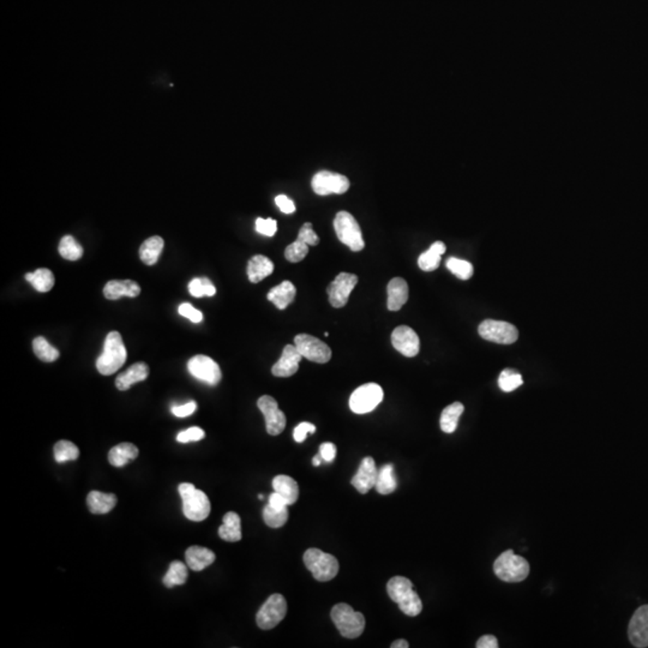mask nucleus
I'll list each match as a JSON object with an SVG mask.
<instances>
[{
  "label": "nucleus",
  "instance_id": "obj_55",
  "mask_svg": "<svg viewBox=\"0 0 648 648\" xmlns=\"http://www.w3.org/2000/svg\"><path fill=\"white\" fill-rule=\"evenodd\" d=\"M322 462H323V459H322V456L319 455H319H316V456H314V459H312V464H314V466H316V467H319V466L321 465Z\"/></svg>",
  "mask_w": 648,
  "mask_h": 648
},
{
  "label": "nucleus",
  "instance_id": "obj_2",
  "mask_svg": "<svg viewBox=\"0 0 648 648\" xmlns=\"http://www.w3.org/2000/svg\"><path fill=\"white\" fill-rule=\"evenodd\" d=\"M126 348L118 331L108 333L105 340L104 352L96 360V369L104 376L116 374L126 360Z\"/></svg>",
  "mask_w": 648,
  "mask_h": 648
},
{
  "label": "nucleus",
  "instance_id": "obj_37",
  "mask_svg": "<svg viewBox=\"0 0 648 648\" xmlns=\"http://www.w3.org/2000/svg\"><path fill=\"white\" fill-rule=\"evenodd\" d=\"M59 254L63 259L77 261L83 256V247L72 235H65L59 243Z\"/></svg>",
  "mask_w": 648,
  "mask_h": 648
},
{
  "label": "nucleus",
  "instance_id": "obj_17",
  "mask_svg": "<svg viewBox=\"0 0 648 648\" xmlns=\"http://www.w3.org/2000/svg\"><path fill=\"white\" fill-rule=\"evenodd\" d=\"M629 640L637 648L648 647V605L637 608L629 622Z\"/></svg>",
  "mask_w": 648,
  "mask_h": 648
},
{
  "label": "nucleus",
  "instance_id": "obj_16",
  "mask_svg": "<svg viewBox=\"0 0 648 648\" xmlns=\"http://www.w3.org/2000/svg\"><path fill=\"white\" fill-rule=\"evenodd\" d=\"M391 343L395 350L408 358L416 357L420 350L419 336L412 328L407 326L395 328L391 334Z\"/></svg>",
  "mask_w": 648,
  "mask_h": 648
},
{
  "label": "nucleus",
  "instance_id": "obj_15",
  "mask_svg": "<svg viewBox=\"0 0 648 648\" xmlns=\"http://www.w3.org/2000/svg\"><path fill=\"white\" fill-rule=\"evenodd\" d=\"M358 283V276L348 273L338 274L333 283H330L326 288L329 295L330 305L333 307H343L346 305L350 298V292L354 290Z\"/></svg>",
  "mask_w": 648,
  "mask_h": 648
},
{
  "label": "nucleus",
  "instance_id": "obj_21",
  "mask_svg": "<svg viewBox=\"0 0 648 648\" xmlns=\"http://www.w3.org/2000/svg\"><path fill=\"white\" fill-rule=\"evenodd\" d=\"M388 300L387 307L389 311H399L408 300V285L402 278H394L387 287Z\"/></svg>",
  "mask_w": 648,
  "mask_h": 648
},
{
  "label": "nucleus",
  "instance_id": "obj_14",
  "mask_svg": "<svg viewBox=\"0 0 648 648\" xmlns=\"http://www.w3.org/2000/svg\"><path fill=\"white\" fill-rule=\"evenodd\" d=\"M257 406L266 419L268 434L271 436L281 434L286 428V416L278 408V401L269 395H264L259 399Z\"/></svg>",
  "mask_w": 648,
  "mask_h": 648
},
{
  "label": "nucleus",
  "instance_id": "obj_47",
  "mask_svg": "<svg viewBox=\"0 0 648 648\" xmlns=\"http://www.w3.org/2000/svg\"><path fill=\"white\" fill-rule=\"evenodd\" d=\"M178 311H179V314H182L183 317L190 319L192 323L202 322V312L195 309V307H192V304H189V302H184V304H182V305L178 307Z\"/></svg>",
  "mask_w": 648,
  "mask_h": 648
},
{
  "label": "nucleus",
  "instance_id": "obj_45",
  "mask_svg": "<svg viewBox=\"0 0 648 648\" xmlns=\"http://www.w3.org/2000/svg\"><path fill=\"white\" fill-rule=\"evenodd\" d=\"M256 231L259 235H266V237H273L278 231V223L273 219H262L259 218L256 220Z\"/></svg>",
  "mask_w": 648,
  "mask_h": 648
},
{
  "label": "nucleus",
  "instance_id": "obj_33",
  "mask_svg": "<svg viewBox=\"0 0 648 648\" xmlns=\"http://www.w3.org/2000/svg\"><path fill=\"white\" fill-rule=\"evenodd\" d=\"M375 488L381 495H389L396 490L398 481L394 471V465L388 464L383 466L382 469H378V478Z\"/></svg>",
  "mask_w": 648,
  "mask_h": 648
},
{
  "label": "nucleus",
  "instance_id": "obj_23",
  "mask_svg": "<svg viewBox=\"0 0 648 648\" xmlns=\"http://www.w3.org/2000/svg\"><path fill=\"white\" fill-rule=\"evenodd\" d=\"M215 553L211 550L202 546H190L185 553V561L189 568L194 572H201L213 565L215 561Z\"/></svg>",
  "mask_w": 648,
  "mask_h": 648
},
{
  "label": "nucleus",
  "instance_id": "obj_11",
  "mask_svg": "<svg viewBox=\"0 0 648 648\" xmlns=\"http://www.w3.org/2000/svg\"><path fill=\"white\" fill-rule=\"evenodd\" d=\"M311 187L317 195L328 196L331 194L342 195L350 189V180L346 175L334 172L319 171L311 180Z\"/></svg>",
  "mask_w": 648,
  "mask_h": 648
},
{
  "label": "nucleus",
  "instance_id": "obj_28",
  "mask_svg": "<svg viewBox=\"0 0 648 648\" xmlns=\"http://www.w3.org/2000/svg\"><path fill=\"white\" fill-rule=\"evenodd\" d=\"M223 525L220 526L219 536L223 541L235 543L242 539V521L238 514L230 512L223 517Z\"/></svg>",
  "mask_w": 648,
  "mask_h": 648
},
{
  "label": "nucleus",
  "instance_id": "obj_50",
  "mask_svg": "<svg viewBox=\"0 0 648 648\" xmlns=\"http://www.w3.org/2000/svg\"><path fill=\"white\" fill-rule=\"evenodd\" d=\"M275 203L278 206V209L285 213V214H292L295 211V204L292 199H288L287 196L285 195H278L276 196L275 199Z\"/></svg>",
  "mask_w": 648,
  "mask_h": 648
},
{
  "label": "nucleus",
  "instance_id": "obj_42",
  "mask_svg": "<svg viewBox=\"0 0 648 648\" xmlns=\"http://www.w3.org/2000/svg\"><path fill=\"white\" fill-rule=\"evenodd\" d=\"M447 268L461 280H469L473 275V266L467 262L465 259H456V257H450L447 261Z\"/></svg>",
  "mask_w": 648,
  "mask_h": 648
},
{
  "label": "nucleus",
  "instance_id": "obj_18",
  "mask_svg": "<svg viewBox=\"0 0 648 648\" xmlns=\"http://www.w3.org/2000/svg\"><path fill=\"white\" fill-rule=\"evenodd\" d=\"M302 355L299 353L295 345H287L283 348L281 358L275 363L271 367V374L275 377H290L298 371L299 363L302 360Z\"/></svg>",
  "mask_w": 648,
  "mask_h": 648
},
{
  "label": "nucleus",
  "instance_id": "obj_22",
  "mask_svg": "<svg viewBox=\"0 0 648 648\" xmlns=\"http://www.w3.org/2000/svg\"><path fill=\"white\" fill-rule=\"evenodd\" d=\"M149 376V367L143 362L135 363L116 379V387L122 391L130 389L136 383L142 382Z\"/></svg>",
  "mask_w": 648,
  "mask_h": 648
},
{
  "label": "nucleus",
  "instance_id": "obj_53",
  "mask_svg": "<svg viewBox=\"0 0 648 648\" xmlns=\"http://www.w3.org/2000/svg\"><path fill=\"white\" fill-rule=\"evenodd\" d=\"M268 505L274 507V508H285V507L288 505H287L286 500H285L280 493H276V491H274V493H271V496H269Z\"/></svg>",
  "mask_w": 648,
  "mask_h": 648
},
{
  "label": "nucleus",
  "instance_id": "obj_7",
  "mask_svg": "<svg viewBox=\"0 0 648 648\" xmlns=\"http://www.w3.org/2000/svg\"><path fill=\"white\" fill-rule=\"evenodd\" d=\"M334 228L338 240L354 252L362 251L365 247L358 221L348 211H338L335 216Z\"/></svg>",
  "mask_w": 648,
  "mask_h": 648
},
{
  "label": "nucleus",
  "instance_id": "obj_10",
  "mask_svg": "<svg viewBox=\"0 0 648 648\" xmlns=\"http://www.w3.org/2000/svg\"><path fill=\"white\" fill-rule=\"evenodd\" d=\"M478 331L481 338L501 345H512L519 338L517 326L503 321L486 319L479 324Z\"/></svg>",
  "mask_w": 648,
  "mask_h": 648
},
{
  "label": "nucleus",
  "instance_id": "obj_52",
  "mask_svg": "<svg viewBox=\"0 0 648 648\" xmlns=\"http://www.w3.org/2000/svg\"><path fill=\"white\" fill-rule=\"evenodd\" d=\"M478 648H497L498 640L493 635H484L477 641Z\"/></svg>",
  "mask_w": 648,
  "mask_h": 648
},
{
  "label": "nucleus",
  "instance_id": "obj_39",
  "mask_svg": "<svg viewBox=\"0 0 648 648\" xmlns=\"http://www.w3.org/2000/svg\"><path fill=\"white\" fill-rule=\"evenodd\" d=\"M78 456H80V450L72 442L61 440L54 446V459L58 464L73 461V460H77Z\"/></svg>",
  "mask_w": 648,
  "mask_h": 648
},
{
  "label": "nucleus",
  "instance_id": "obj_29",
  "mask_svg": "<svg viewBox=\"0 0 648 648\" xmlns=\"http://www.w3.org/2000/svg\"><path fill=\"white\" fill-rule=\"evenodd\" d=\"M163 239L159 235H154L144 240L143 244L139 247V257L141 261L147 266H154L159 261L160 255L163 250Z\"/></svg>",
  "mask_w": 648,
  "mask_h": 648
},
{
  "label": "nucleus",
  "instance_id": "obj_43",
  "mask_svg": "<svg viewBox=\"0 0 648 648\" xmlns=\"http://www.w3.org/2000/svg\"><path fill=\"white\" fill-rule=\"evenodd\" d=\"M309 252V245L302 240H295V243L290 244L285 250V257L287 261L292 263L300 262L305 259Z\"/></svg>",
  "mask_w": 648,
  "mask_h": 648
},
{
  "label": "nucleus",
  "instance_id": "obj_9",
  "mask_svg": "<svg viewBox=\"0 0 648 648\" xmlns=\"http://www.w3.org/2000/svg\"><path fill=\"white\" fill-rule=\"evenodd\" d=\"M286 613V599L281 594L275 593L271 594L259 608L256 616V622L263 630H271L285 618Z\"/></svg>",
  "mask_w": 648,
  "mask_h": 648
},
{
  "label": "nucleus",
  "instance_id": "obj_24",
  "mask_svg": "<svg viewBox=\"0 0 648 648\" xmlns=\"http://www.w3.org/2000/svg\"><path fill=\"white\" fill-rule=\"evenodd\" d=\"M295 293H297V290H295V285L290 281H283L278 286L273 287L266 295V298L280 310H285L290 302L295 300Z\"/></svg>",
  "mask_w": 648,
  "mask_h": 648
},
{
  "label": "nucleus",
  "instance_id": "obj_20",
  "mask_svg": "<svg viewBox=\"0 0 648 648\" xmlns=\"http://www.w3.org/2000/svg\"><path fill=\"white\" fill-rule=\"evenodd\" d=\"M141 293V287L139 283L132 280H112L106 283L104 288V295L110 300H117L122 297L135 298Z\"/></svg>",
  "mask_w": 648,
  "mask_h": 648
},
{
  "label": "nucleus",
  "instance_id": "obj_6",
  "mask_svg": "<svg viewBox=\"0 0 648 648\" xmlns=\"http://www.w3.org/2000/svg\"><path fill=\"white\" fill-rule=\"evenodd\" d=\"M302 560L317 581L326 582L338 575V560L330 553H323L319 549H309L304 553Z\"/></svg>",
  "mask_w": 648,
  "mask_h": 648
},
{
  "label": "nucleus",
  "instance_id": "obj_8",
  "mask_svg": "<svg viewBox=\"0 0 648 648\" xmlns=\"http://www.w3.org/2000/svg\"><path fill=\"white\" fill-rule=\"evenodd\" d=\"M383 389L376 383H366L354 390L350 398V408L357 414L370 413L383 400Z\"/></svg>",
  "mask_w": 648,
  "mask_h": 648
},
{
  "label": "nucleus",
  "instance_id": "obj_54",
  "mask_svg": "<svg viewBox=\"0 0 648 648\" xmlns=\"http://www.w3.org/2000/svg\"><path fill=\"white\" fill-rule=\"evenodd\" d=\"M390 647L391 648H408L410 647V644H408V642H407V641L402 640L401 639V640L394 641L393 644H391V646H390Z\"/></svg>",
  "mask_w": 648,
  "mask_h": 648
},
{
  "label": "nucleus",
  "instance_id": "obj_26",
  "mask_svg": "<svg viewBox=\"0 0 648 648\" xmlns=\"http://www.w3.org/2000/svg\"><path fill=\"white\" fill-rule=\"evenodd\" d=\"M87 505L89 512L92 514H107L116 507L117 496L113 493L92 491L88 495Z\"/></svg>",
  "mask_w": 648,
  "mask_h": 648
},
{
  "label": "nucleus",
  "instance_id": "obj_3",
  "mask_svg": "<svg viewBox=\"0 0 648 648\" xmlns=\"http://www.w3.org/2000/svg\"><path fill=\"white\" fill-rule=\"evenodd\" d=\"M178 491L183 500V513L187 519L199 522L209 517L211 502L206 493L190 483L180 484Z\"/></svg>",
  "mask_w": 648,
  "mask_h": 648
},
{
  "label": "nucleus",
  "instance_id": "obj_4",
  "mask_svg": "<svg viewBox=\"0 0 648 648\" xmlns=\"http://www.w3.org/2000/svg\"><path fill=\"white\" fill-rule=\"evenodd\" d=\"M330 617L342 637L347 639H357L365 629V618L363 613L354 611L350 605L345 603L335 605Z\"/></svg>",
  "mask_w": 648,
  "mask_h": 648
},
{
  "label": "nucleus",
  "instance_id": "obj_35",
  "mask_svg": "<svg viewBox=\"0 0 648 648\" xmlns=\"http://www.w3.org/2000/svg\"><path fill=\"white\" fill-rule=\"evenodd\" d=\"M187 567L183 562L175 561L170 565L167 573L163 577V582L167 589L184 584L187 581Z\"/></svg>",
  "mask_w": 648,
  "mask_h": 648
},
{
  "label": "nucleus",
  "instance_id": "obj_19",
  "mask_svg": "<svg viewBox=\"0 0 648 648\" xmlns=\"http://www.w3.org/2000/svg\"><path fill=\"white\" fill-rule=\"evenodd\" d=\"M378 478V469L372 457L363 459L362 464L359 466L358 472L352 478V485L358 490L360 493H367L372 488L376 486Z\"/></svg>",
  "mask_w": 648,
  "mask_h": 648
},
{
  "label": "nucleus",
  "instance_id": "obj_36",
  "mask_svg": "<svg viewBox=\"0 0 648 648\" xmlns=\"http://www.w3.org/2000/svg\"><path fill=\"white\" fill-rule=\"evenodd\" d=\"M33 350L36 357L42 362H56L57 359L59 358V350L42 336H39L33 341Z\"/></svg>",
  "mask_w": 648,
  "mask_h": 648
},
{
  "label": "nucleus",
  "instance_id": "obj_12",
  "mask_svg": "<svg viewBox=\"0 0 648 648\" xmlns=\"http://www.w3.org/2000/svg\"><path fill=\"white\" fill-rule=\"evenodd\" d=\"M295 345L304 358L317 364H326L331 358L329 346L312 335L299 334L295 338Z\"/></svg>",
  "mask_w": 648,
  "mask_h": 648
},
{
  "label": "nucleus",
  "instance_id": "obj_34",
  "mask_svg": "<svg viewBox=\"0 0 648 648\" xmlns=\"http://www.w3.org/2000/svg\"><path fill=\"white\" fill-rule=\"evenodd\" d=\"M24 278L28 283H32V286L37 292H41V293H46L48 290H52L54 286V275L47 268H40L34 273H28Z\"/></svg>",
  "mask_w": 648,
  "mask_h": 648
},
{
  "label": "nucleus",
  "instance_id": "obj_31",
  "mask_svg": "<svg viewBox=\"0 0 648 648\" xmlns=\"http://www.w3.org/2000/svg\"><path fill=\"white\" fill-rule=\"evenodd\" d=\"M446 252V244L436 242L430 247L429 250L419 256L418 266L424 271H434L441 263V256Z\"/></svg>",
  "mask_w": 648,
  "mask_h": 648
},
{
  "label": "nucleus",
  "instance_id": "obj_44",
  "mask_svg": "<svg viewBox=\"0 0 648 648\" xmlns=\"http://www.w3.org/2000/svg\"><path fill=\"white\" fill-rule=\"evenodd\" d=\"M298 240H302L304 243H307L309 247L310 245L311 247H316L319 243V235H316V232L314 231L312 225L310 223L302 225L298 233Z\"/></svg>",
  "mask_w": 648,
  "mask_h": 648
},
{
  "label": "nucleus",
  "instance_id": "obj_25",
  "mask_svg": "<svg viewBox=\"0 0 648 648\" xmlns=\"http://www.w3.org/2000/svg\"><path fill=\"white\" fill-rule=\"evenodd\" d=\"M274 271V264L266 256L256 255L247 263V278L252 283H259Z\"/></svg>",
  "mask_w": 648,
  "mask_h": 648
},
{
  "label": "nucleus",
  "instance_id": "obj_5",
  "mask_svg": "<svg viewBox=\"0 0 648 648\" xmlns=\"http://www.w3.org/2000/svg\"><path fill=\"white\" fill-rule=\"evenodd\" d=\"M493 572L505 582H521L529 577V563L524 557L515 555L513 550H508L497 557Z\"/></svg>",
  "mask_w": 648,
  "mask_h": 648
},
{
  "label": "nucleus",
  "instance_id": "obj_56",
  "mask_svg": "<svg viewBox=\"0 0 648 648\" xmlns=\"http://www.w3.org/2000/svg\"><path fill=\"white\" fill-rule=\"evenodd\" d=\"M259 500H263V498H264V496H263V495H259Z\"/></svg>",
  "mask_w": 648,
  "mask_h": 648
},
{
  "label": "nucleus",
  "instance_id": "obj_1",
  "mask_svg": "<svg viewBox=\"0 0 648 648\" xmlns=\"http://www.w3.org/2000/svg\"><path fill=\"white\" fill-rule=\"evenodd\" d=\"M387 592L390 599L399 605L402 613L407 616L416 617L422 613V599L413 589L410 579L403 577H394L387 584Z\"/></svg>",
  "mask_w": 648,
  "mask_h": 648
},
{
  "label": "nucleus",
  "instance_id": "obj_48",
  "mask_svg": "<svg viewBox=\"0 0 648 648\" xmlns=\"http://www.w3.org/2000/svg\"><path fill=\"white\" fill-rule=\"evenodd\" d=\"M314 431H316V426L314 424L307 422L300 423L293 431V438H295V442L302 443V442L307 440V435L314 434Z\"/></svg>",
  "mask_w": 648,
  "mask_h": 648
},
{
  "label": "nucleus",
  "instance_id": "obj_13",
  "mask_svg": "<svg viewBox=\"0 0 648 648\" xmlns=\"http://www.w3.org/2000/svg\"><path fill=\"white\" fill-rule=\"evenodd\" d=\"M187 370L194 377L202 382L207 383L209 386L219 384L223 377L218 363H215L213 359L203 354L195 355L189 360Z\"/></svg>",
  "mask_w": 648,
  "mask_h": 648
},
{
  "label": "nucleus",
  "instance_id": "obj_38",
  "mask_svg": "<svg viewBox=\"0 0 648 648\" xmlns=\"http://www.w3.org/2000/svg\"><path fill=\"white\" fill-rule=\"evenodd\" d=\"M263 520L266 522V525L269 526L271 529H280L288 520V509L287 507L274 508L271 505H266L263 509Z\"/></svg>",
  "mask_w": 648,
  "mask_h": 648
},
{
  "label": "nucleus",
  "instance_id": "obj_27",
  "mask_svg": "<svg viewBox=\"0 0 648 648\" xmlns=\"http://www.w3.org/2000/svg\"><path fill=\"white\" fill-rule=\"evenodd\" d=\"M139 450L132 443H120L108 453V461L114 467H123L139 456Z\"/></svg>",
  "mask_w": 648,
  "mask_h": 648
},
{
  "label": "nucleus",
  "instance_id": "obj_51",
  "mask_svg": "<svg viewBox=\"0 0 648 648\" xmlns=\"http://www.w3.org/2000/svg\"><path fill=\"white\" fill-rule=\"evenodd\" d=\"M319 454L322 456L323 461L331 462L336 456V446L330 442H326L319 446Z\"/></svg>",
  "mask_w": 648,
  "mask_h": 648
},
{
  "label": "nucleus",
  "instance_id": "obj_41",
  "mask_svg": "<svg viewBox=\"0 0 648 648\" xmlns=\"http://www.w3.org/2000/svg\"><path fill=\"white\" fill-rule=\"evenodd\" d=\"M522 383H524L522 376L517 371L510 370V369L502 371L498 377V386L505 393H510L517 389L519 387L522 386Z\"/></svg>",
  "mask_w": 648,
  "mask_h": 648
},
{
  "label": "nucleus",
  "instance_id": "obj_46",
  "mask_svg": "<svg viewBox=\"0 0 648 648\" xmlns=\"http://www.w3.org/2000/svg\"><path fill=\"white\" fill-rule=\"evenodd\" d=\"M206 436L204 431L201 428H190V429L184 430L177 436V441L179 443H189V442H197L203 440Z\"/></svg>",
  "mask_w": 648,
  "mask_h": 648
},
{
  "label": "nucleus",
  "instance_id": "obj_49",
  "mask_svg": "<svg viewBox=\"0 0 648 648\" xmlns=\"http://www.w3.org/2000/svg\"><path fill=\"white\" fill-rule=\"evenodd\" d=\"M196 410H197V403L195 401H190L184 405L173 406L172 413L175 414V417L185 418L192 416Z\"/></svg>",
  "mask_w": 648,
  "mask_h": 648
},
{
  "label": "nucleus",
  "instance_id": "obj_32",
  "mask_svg": "<svg viewBox=\"0 0 648 648\" xmlns=\"http://www.w3.org/2000/svg\"><path fill=\"white\" fill-rule=\"evenodd\" d=\"M464 410H465V407H464L461 402H454V403L443 410L441 414V419H440V425H441L443 432L453 434L454 431L456 430L459 419L461 417V414L464 413Z\"/></svg>",
  "mask_w": 648,
  "mask_h": 648
},
{
  "label": "nucleus",
  "instance_id": "obj_30",
  "mask_svg": "<svg viewBox=\"0 0 648 648\" xmlns=\"http://www.w3.org/2000/svg\"><path fill=\"white\" fill-rule=\"evenodd\" d=\"M273 488L274 491L280 493L286 500L287 505H295V502L298 501L299 486L293 478L288 476H276L273 479Z\"/></svg>",
  "mask_w": 648,
  "mask_h": 648
},
{
  "label": "nucleus",
  "instance_id": "obj_40",
  "mask_svg": "<svg viewBox=\"0 0 648 648\" xmlns=\"http://www.w3.org/2000/svg\"><path fill=\"white\" fill-rule=\"evenodd\" d=\"M189 292L195 298L213 297L216 293V288L208 278H196L189 283Z\"/></svg>",
  "mask_w": 648,
  "mask_h": 648
}]
</instances>
